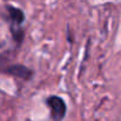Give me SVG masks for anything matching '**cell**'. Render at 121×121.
Returning <instances> with one entry per match:
<instances>
[{
	"instance_id": "6da1fadb",
	"label": "cell",
	"mask_w": 121,
	"mask_h": 121,
	"mask_svg": "<svg viewBox=\"0 0 121 121\" xmlns=\"http://www.w3.org/2000/svg\"><path fill=\"white\" fill-rule=\"evenodd\" d=\"M47 105L51 108V117L53 121H61L66 115V104L59 96H49L47 99Z\"/></svg>"
},
{
	"instance_id": "7a4b0ae2",
	"label": "cell",
	"mask_w": 121,
	"mask_h": 121,
	"mask_svg": "<svg viewBox=\"0 0 121 121\" xmlns=\"http://www.w3.org/2000/svg\"><path fill=\"white\" fill-rule=\"evenodd\" d=\"M6 73L12 74L13 77H17V78L24 79V80H28L32 77V71L22 65H9Z\"/></svg>"
},
{
	"instance_id": "3957f363",
	"label": "cell",
	"mask_w": 121,
	"mask_h": 121,
	"mask_svg": "<svg viewBox=\"0 0 121 121\" xmlns=\"http://www.w3.org/2000/svg\"><path fill=\"white\" fill-rule=\"evenodd\" d=\"M7 9H8V13H9V17L11 19L13 20V22L20 25L24 19H25V14L21 9L19 8H15V7H12V6H7Z\"/></svg>"
},
{
	"instance_id": "277c9868",
	"label": "cell",
	"mask_w": 121,
	"mask_h": 121,
	"mask_svg": "<svg viewBox=\"0 0 121 121\" xmlns=\"http://www.w3.org/2000/svg\"><path fill=\"white\" fill-rule=\"evenodd\" d=\"M7 68H8V66H7V60H6L4 56L0 55V72H1V71H2V72H7Z\"/></svg>"
}]
</instances>
